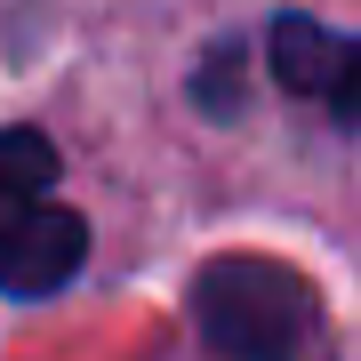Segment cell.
<instances>
[{
  "mask_svg": "<svg viewBox=\"0 0 361 361\" xmlns=\"http://www.w3.org/2000/svg\"><path fill=\"white\" fill-rule=\"evenodd\" d=\"M89 257V225L56 201V153L40 129H0V289L49 297Z\"/></svg>",
  "mask_w": 361,
  "mask_h": 361,
  "instance_id": "1",
  "label": "cell"
},
{
  "mask_svg": "<svg viewBox=\"0 0 361 361\" xmlns=\"http://www.w3.org/2000/svg\"><path fill=\"white\" fill-rule=\"evenodd\" d=\"M201 337L225 353H297L313 345V305L273 265H217L201 281Z\"/></svg>",
  "mask_w": 361,
  "mask_h": 361,
  "instance_id": "2",
  "label": "cell"
},
{
  "mask_svg": "<svg viewBox=\"0 0 361 361\" xmlns=\"http://www.w3.org/2000/svg\"><path fill=\"white\" fill-rule=\"evenodd\" d=\"M273 73H281L289 97H313L329 121H345V129H361V40L345 32H322L313 16H281L265 40Z\"/></svg>",
  "mask_w": 361,
  "mask_h": 361,
  "instance_id": "3",
  "label": "cell"
}]
</instances>
